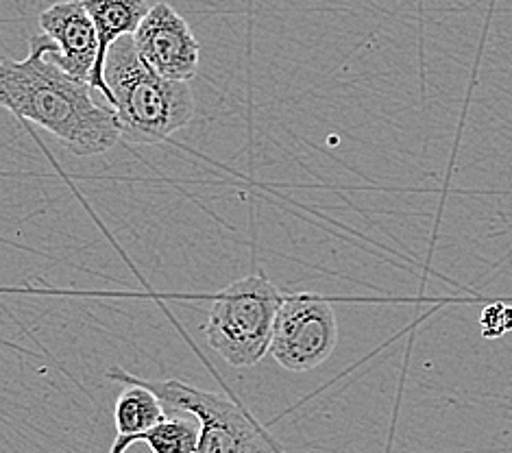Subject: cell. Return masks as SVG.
I'll return each instance as SVG.
<instances>
[{
  "instance_id": "7a4b0ae2",
  "label": "cell",
  "mask_w": 512,
  "mask_h": 453,
  "mask_svg": "<svg viewBox=\"0 0 512 453\" xmlns=\"http://www.w3.org/2000/svg\"><path fill=\"white\" fill-rule=\"evenodd\" d=\"M105 83L112 94L120 138L136 144H160L184 129L194 116V94L186 81H170L140 59L131 35L109 48Z\"/></svg>"
},
{
  "instance_id": "277c9868",
  "label": "cell",
  "mask_w": 512,
  "mask_h": 453,
  "mask_svg": "<svg viewBox=\"0 0 512 453\" xmlns=\"http://www.w3.org/2000/svg\"><path fill=\"white\" fill-rule=\"evenodd\" d=\"M105 377L118 384H142L157 395L162 406L168 403L170 408L197 416L201 432L192 453H279L258 421L221 393L194 388L179 379H140L123 371V366H112Z\"/></svg>"
},
{
  "instance_id": "30bf717a",
  "label": "cell",
  "mask_w": 512,
  "mask_h": 453,
  "mask_svg": "<svg viewBox=\"0 0 512 453\" xmlns=\"http://www.w3.org/2000/svg\"><path fill=\"white\" fill-rule=\"evenodd\" d=\"M192 416V414H190ZM201 425L197 416H164L151 430L133 438V445L146 443L153 453H192L199 443Z\"/></svg>"
},
{
  "instance_id": "52a82bcc",
  "label": "cell",
  "mask_w": 512,
  "mask_h": 453,
  "mask_svg": "<svg viewBox=\"0 0 512 453\" xmlns=\"http://www.w3.org/2000/svg\"><path fill=\"white\" fill-rule=\"evenodd\" d=\"M40 29L48 38L44 55L70 77L90 83L99 57V38L83 0H62L44 9Z\"/></svg>"
},
{
  "instance_id": "8992f818",
  "label": "cell",
  "mask_w": 512,
  "mask_h": 453,
  "mask_svg": "<svg viewBox=\"0 0 512 453\" xmlns=\"http://www.w3.org/2000/svg\"><path fill=\"white\" fill-rule=\"evenodd\" d=\"M140 59L157 75L190 83L199 72L201 46L186 18L168 3H157L131 35Z\"/></svg>"
},
{
  "instance_id": "ba28073f",
  "label": "cell",
  "mask_w": 512,
  "mask_h": 453,
  "mask_svg": "<svg viewBox=\"0 0 512 453\" xmlns=\"http://www.w3.org/2000/svg\"><path fill=\"white\" fill-rule=\"evenodd\" d=\"M83 7L92 18L96 38H99V57H96V66L90 77V88L99 90L109 105L112 94H109L103 77L109 48L125 35L136 33L151 7L146 5V0H83Z\"/></svg>"
},
{
  "instance_id": "5b68a950",
  "label": "cell",
  "mask_w": 512,
  "mask_h": 453,
  "mask_svg": "<svg viewBox=\"0 0 512 453\" xmlns=\"http://www.w3.org/2000/svg\"><path fill=\"white\" fill-rule=\"evenodd\" d=\"M338 345L334 305L319 295H288L277 310L268 353L290 373L325 364Z\"/></svg>"
},
{
  "instance_id": "6da1fadb",
  "label": "cell",
  "mask_w": 512,
  "mask_h": 453,
  "mask_svg": "<svg viewBox=\"0 0 512 453\" xmlns=\"http://www.w3.org/2000/svg\"><path fill=\"white\" fill-rule=\"evenodd\" d=\"M46 40L33 35L27 57L0 59V107L53 133L77 157L112 151L120 140L116 112L44 55Z\"/></svg>"
},
{
  "instance_id": "9c48e42d",
  "label": "cell",
  "mask_w": 512,
  "mask_h": 453,
  "mask_svg": "<svg viewBox=\"0 0 512 453\" xmlns=\"http://www.w3.org/2000/svg\"><path fill=\"white\" fill-rule=\"evenodd\" d=\"M164 416V406L155 393H151L142 384H127V388L116 399V440L109 453H127V449L133 445V438L151 430Z\"/></svg>"
},
{
  "instance_id": "3957f363",
  "label": "cell",
  "mask_w": 512,
  "mask_h": 453,
  "mask_svg": "<svg viewBox=\"0 0 512 453\" xmlns=\"http://www.w3.org/2000/svg\"><path fill=\"white\" fill-rule=\"evenodd\" d=\"M282 299L266 275H249L229 284L212 301L205 325L207 345L236 369L258 364L271 347Z\"/></svg>"
},
{
  "instance_id": "8fae6325",
  "label": "cell",
  "mask_w": 512,
  "mask_h": 453,
  "mask_svg": "<svg viewBox=\"0 0 512 453\" xmlns=\"http://www.w3.org/2000/svg\"><path fill=\"white\" fill-rule=\"evenodd\" d=\"M480 327L484 338H502L512 332V305L502 301L486 305L480 316Z\"/></svg>"
}]
</instances>
